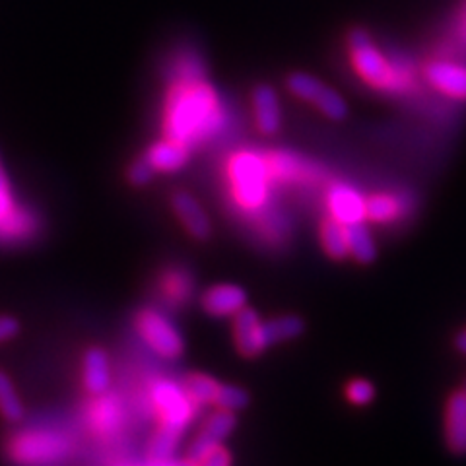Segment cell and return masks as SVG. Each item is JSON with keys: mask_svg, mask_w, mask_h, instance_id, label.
<instances>
[{"mask_svg": "<svg viewBox=\"0 0 466 466\" xmlns=\"http://www.w3.org/2000/svg\"><path fill=\"white\" fill-rule=\"evenodd\" d=\"M181 435H183V430L159 424V428L156 430L154 437L150 440V447H148L150 462H164V461L173 459L175 451H177V447H179Z\"/></svg>", "mask_w": 466, "mask_h": 466, "instance_id": "21", "label": "cell"}, {"mask_svg": "<svg viewBox=\"0 0 466 466\" xmlns=\"http://www.w3.org/2000/svg\"><path fill=\"white\" fill-rule=\"evenodd\" d=\"M426 78L440 92L457 99H466V66L449 61H435L428 65Z\"/></svg>", "mask_w": 466, "mask_h": 466, "instance_id": "14", "label": "cell"}, {"mask_svg": "<svg viewBox=\"0 0 466 466\" xmlns=\"http://www.w3.org/2000/svg\"><path fill=\"white\" fill-rule=\"evenodd\" d=\"M344 228H346L350 257H354L360 265H371V262L377 258V247L368 226L363 222H354Z\"/></svg>", "mask_w": 466, "mask_h": 466, "instance_id": "18", "label": "cell"}, {"mask_svg": "<svg viewBox=\"0 0 466 466\" xmlns=\"http://www.w3.org/2000/svg\"><path fill=\"white\" fill-rule=\"evenodd\" d=\"M220 123V104L210 84L198 78H181L173 86L166 107L167 138L188 148L216 133Z\"/></svg>", "mask_w": 466, "mask_h": 466, "instance_id": "1", "label": "cell"}, {"mask_svg": "<svg viewBox=\"0 0 466 466\" xmlns=\"http://www.w3.org/2000/svg\"><path fill=\"white\" fill-rule=\"evenodd\" d=\"M144 157L148 159L150 166L156 171L173 173V171H179L181 167H185V164L188 162V148L181 142L166 138V140H159V142L152 144L148 152L144 154Z\"/></svg>", "mask_w": 466, "mask_h": 466, "instance_id": "17", "label": "cell"}, {"mask_svg": "<svg viewBox=\"0 0 466 466\" xmlns=\"http://www.w3.org/2000/svg\"><path fill=\"white\" fill-rule=\"evenodd\" d=\"M228 175L231 183L233 198L245 210H258L268 197L270 166L265 159L253 152H239L229 159Z\"/></svg>", "mask_w": 466, "mask_h": 466, "instance_id": "2", "label": "cell"}, {"mask_svg": "<svg viewBox=\"0 0 466 466\" xmlns=\"http://www.w3.org/2000/svg\"><path fill=\"white\" fill-rule=\"evenodd\" d=\"M154 173H156V169L150 166L148 159L140 157L128 167V181L137 187H144L154 179Z\"/></svg>", "mask_w": 466, "mask_h": 466, "instance_id": "27", "label": "cell"}, {"mask_svg": "<svg viewBox=\"0 0 466 466\" xmlns=\"http://www.w3.org/2000/svg\"><path fill=\"white\" fill-rule=\"evenodd\" d=\"M200 305L210 317H233L247 308V294L236 284H216L204 291Z\"/></svg>", "mask_w": 466, "mask_h": 466, "instance_id": "11", "label": "cell"}, {"mask_svg": "<svg viewBox=\"0 0 466 466\" xmlns=\"http://www.w3.org/2000/svg\"><path fill=\"white\" fill-rule=\"evenodd\" d=\"M253 109L257 127L262 135H276L282 123L280 101L270 86H257L253 92Z\"/></svg>", "mask_w": 466, "mask_h": 466, "instance_id": "15", "label": "cell"}, {"mask_svg": "<svg viewBox=\"0 0 466 466\" xmlns=\"http://www.w3.org/2000/svg\"><path fill=\"white\" fill-rule=\"evenodd\" d=\"M171 208L179 218L181 226L187 229L188 236L198 241H207L212 236V222L208 214L202 210L198 200L187 191H177L171 197Z\"/></svg>", "mask_w": 466, "mask_h": 466, "instance_id": "10", "label": "cell"}, {"mask_svg": "<svg viewBox=\"0 0 466 466\" xmlns=\"http://www.w3.org/2000/svg\"><path fill=\"white\" fill-rule=\"evenodd\" d=\"M197 466H231V455L224 445L214 447L208 455H204Z\"/></svg>", "mask_w": 466, "mask_h": 466, "instance_id": "28", "label": "cell"}, {"mask_svg": "<svg viewBox=\"0 0 466 466\" xmlns=\"http://www.w3.org/2000/svg\"><path fill=\"white\" fill-rule=\"evenodd\" d=\"M348 47L354 68L363 80L375 87H381V90H389V87L395 86V72H392L385 55L379 51L366 32L356 29V32L350 34Z\"/></svg>", "mask_w": 466, "mask_h": 466, "instance_id": "3", "label": "cell"}, {"mask_svg": "<svg viewBox=\"0 0 466 466\" xmlns=\"http://www.w3.org/2000/svg\"><path fill=\"white\" fill-rule=\"evenodd\" d=\"M445 441L451 453L466 455V392L455 390L445 408Z\"/></svg>", "mask_w": 466, "mask_h": 466, "instance_id": "12", "label": "cell"}, {"mask_svg": "<svg viewBox=\"0 0 466 466\" xmlns=\"http://www.w3.org/2000/svg\"><path fill=\"white\" fill-rule=\"evenodd\" d=\"M247 404H249V392L238 385H224V383L214 402L216 408H222V410H229V412L243 410V408H247Z\"/></svg>", "mask_w": 466, "mask_h": 466, "instance_id": "25", "label": "cell"}, {"mask_svg": "<svg viewBox=\"0 0 466 466\" xmlns=\"http://www.w3.org/2000/svg\"><path fill=\"white\" fill-rule=\"evenodd\" d=\"M152 466H197V462L193 459H169V461H164V462H150Z\"/></svg>", "mask_w": 466, "mask_h": 466, "instance_id": "30", "label": "cell"}, {"mask_svg": "<svg viewBox=\"0 0 466 466\" xmlns=\"http://www.w3.org/2000/svg\"><path fill=\"white\" fill-rule=\"evenodd\" d=\"M84 387L92 395H104L111 385V368L109 358L104 348H90L84 354V368H82Z\"/></svg>", "mask_w": 466, "mask_h": 466, "instance_id": "16", "label": "cell"}, {"mask_svg": "<svg viewBox=\"0 0 466 466\" xmlns=\"http://www.w3.org/2000/svg\"><path fill=\"white\" fill-rule=\"evenodd\" d=\"M233 340L243 358H257L268 348L265 340V329L258 313L251 308H243L233 315Z\"/></svg>", "mask_w": 466, "mask_h": 466, "instance_id": "7", "label": "cell"}, {"mask_svg": "<svg viewBox=\"0 0 466 466\" xmlns=\"http://www.w3.org/2000/svg\"><path fill=\"white\" fill-rule=\"evenodd\" d=\"M29 231H32V218L14 204L10 183L0 164V239H22L29 236Z\"/></svg>", "mask_w": 466, "mask_h": 466, "instance_id": "8", "label": "cell"}, {"mask_svg": "<svg viewBox=\"0 0 466 466\" xmlns=\"http://www.w3.org/2000/svg\"><path fill=\"white\" fill-rule=\"evenodd\" d=\"M236 412L218 408V412L204 421L200 433L197 435L191 449H188V459L198 462L204 455H208L214 447L222 445V441L233 431V428H236Z\"/></svg>", "mask_w": 466, "mask_h": 466, "instance_id": "9", "label": "cell"}, {"mask_svg": "<svg viewBox=\"0 0 466 466\" xmlns=\"http://www.w3.org/2000/svg\"><path fill=\"white\" fill-rule=\"evenodd\" d=\"M455 346H457V350H459L461 354H464V356H466V330H462L461 334H457Z\"/></svg>", "mask_w": 466, "mask_h": 466, "instance_id": "31", "label": "cell"}, {"mask_svg": "<svg viewBox=\"0 0 466 466\" xmlns=\"http://www.w3.org/2000/svg\"><path fill=\"white\" fill-rule=\"evenodd\" d=\"M327 198H329L330 216L344 226L363 222V218H366V198H363L352 187L334 185L329 191Z\"/></svg>", "mask_w": 466, "mask_h": 466, "instance_id": "13", "label": "cell"}, {"mask_svg": "<svg viewBox=\"0 0 466 466\" xmlns=\"http://www.w3.org/2000/svg\"><path fill=\"white\" fill-rule=\"evenodd\" d=\"M20 332V323L14 317L0 315V342H6Z\"/></svg>", "mask_w": 466, "mask_h": 466, "instance_id": "29", "label": "cell"}, {"mask_svg": "<svg viewBox=\"0 0 466 466\" xmlns=\"http://www.w3.org/2000/svg\"><path fill=\"white\" fill-rule=\"evenodd\" d=\"M400 214V204L390 195H373L366 200V218L377 224H387Z\"/></svg>", "mask_w": 466, "mask_h": 466, "instance_id": "24", "label": "cell"}, {"mask_svg": "<svg viewBox=\"0 0 466 466\" xmlns=\"http://www.w3.org/2000/svg\"><path fill=\"white\" fill-rule=\"evenodd\" d=\"M346 397L356 406H368L375 399V387L366 379H354L346 387Z\"/></svg>", "mask_w": 466, "mask_h": 466, "instance_id": "26", "label": "cell"}, {"mask_svg": "<svg viewBox=\"0 0 466 466\" xmlns=\"http://www.w3.org/2000/svg\"><path fill=\"white\" fill-rule=\"evenodd\" d=\"M464 392H466V381H464Z\"/></svg>", "mask_w": 466, "mask_h": 466, "instance_id": "32", "label": "cell"}, {"mask_svg": "<svg viewBox=\"0 0 466 466\" xmlns=\"http://www.w3.org/2000/svg\"><path fill=\"white\" fill-rule=\"evenodd\" d=\"M0 416L10 421V424H16L25 416V408L18 390L3 370H0Z\"/></svg>", "mask_w": 466, "mask_h": 466, "instance_id": "22", "label": "cell"}, {"mask_svg": "<svg viewBox=\"0 0 466 466\" xmlns=\"http://www.w3.org/2000/svg\"><path fill=\"white\" fill-rule=\"evenodd\" d=\"M222 383H218L216 379L204 373H191L185 381L183 389L187 395L193 399L195 404H214L218 399V392H220Z\"/></svg>", "mask_w": 466, "mask_h": 466, "instance_id": "23", "label": "cell"}, {"mask_svg": "<svg viewBox=\"0 0 466 466\" xmlns=\"http://www.w3.org/2000/svg\"><path fill=\"white\" fill-rule=\"evenodd\" d=\"M262 329H265L267 346H272V344H280L286 340L298 339L305 330V323L298 315H282V317L265 320V323H262Z\"/></svg>", "mask_w": 466, "mask_h": 466, "instance_id": "20", "label": "cell"}, {"mask_svg": "<svg viewBox=\"0 0 466 466\" xmlns=\"http://www.w3.org/2000/svg\"><path fill=\"white\" fill-rule=\"evenodd\" d=\"M137 327L140 337L146 340L156 354L167 360H175L183 354L185 342L181 332L167 317L154 309H144L137 317Z\"/></svg>", "mask_w": 466, "mask_h": 466, "instance_id": "4", "label": "cell"}, {"mask_svg": "<svg viewBox=\"0 0 466 466\" xmlns=\"http://www.w3.org/2000/svg\"><path fill=\"white\" fill-rule=\"evenodd\" d=\"M319 236H320V245H323L325 253L334 258V260H342L350 257L348 251V238H346V228L334 218H327V220L320 222L319 228Z\"/></svg>", "mask_w": 466, "mask_h": 466, "instance_id": "19", "label": "cell"}, {"mask_svg": "<svg viewBox=\"0 0 466 466\" xmlns=\"http://www.w3.org/2000/svg\"><path fill=\"white\" fill-rule=\"evenodd\" d=\"M288 90L296 97L308 101V104H313L332 121H342L348 113L346 101L342 96H339V92L319 82L315 76L305 75V72H296L288 78Z\"/></svg>", "mask_w": 466, "mask_h": 466, "instance_id": "5", "label": "cell"}, {"mask_svg": "<svg viewBox=\"0 0 466 466\" xmlns=\"http://www.w3.org/2000/svg\"><path fill=\"white\" fill-rule=\"evenodd\" d=\"M152 395L162 424L185 430L195 414V402L187 395L183 385L173 381H157Z\"/></svg>", "mask_w": 466, "mask_h": 466, "instance_id": "6", "label": "cell"}]
</instances>
